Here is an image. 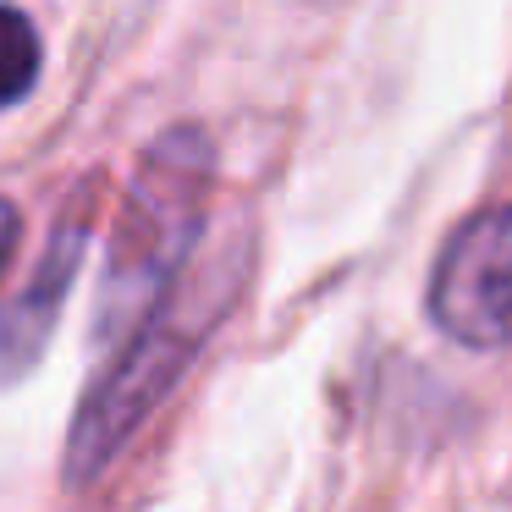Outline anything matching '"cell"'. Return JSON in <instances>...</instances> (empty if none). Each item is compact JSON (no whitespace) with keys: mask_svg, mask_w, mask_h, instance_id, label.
Instances as JSON below:
<instances>
[{"mask_svg":"<svg viewBox=\"0 0 512 512\" xmlns=\"http://www.w3.org/2000/svg\"><path fill=\"white\" fill-rule=\"evenodd\" d=\"M430 314L468 347H512V204L479 210L452 232L430 281Z\"/></svg>","mask_w":512,"mask_h":512,"instance_id":"cell-3","label":"cell"},{"mask_svg":"<svg viewBox=\"0 0 512 512\" xmlns=\"http://www.w3.org/2000/svg\"><path fill=\"white\" fill-rule=\"evenodd\" d=\"M215 155L199 127H177L149 149L127 210L116 221L111 265L100 287V342L116 347L149 320L171 281L188 265V248L204 232V199H210Z\"/></svg>","mask_w":512,"mask_h":512,"instance_id":"cell-1","label":"cell"},{"mask_svg":"<svg viewBox=\"0 0 512 512\" xmlns=\"http://www.w3.org/2000/svg\"><path fill=\"white\" fill-rule=\"evenodd\" d=\"M78 254H83V226H72V232L56 237V248H50V259H45V270H39L34 292L12 309V320L0 325V353H12L17 364H23L28 347L45 342L50 320H56V309H61V292H67L72 270H78Z\"/></svg>","mask_w":512,"mask_h":512,"instance_id":"cell-4","label":"cell"},{"mask_svg":"<svg viewBox=\"0 0 512 512\" xmlns=\"http://www.w3.org/2000/svg\"><path fill=\"white\" fill-rule=\"evenodd\" d=\"M39 83V28L17 6H0V111L28 100Z\"/></svg>","mask_w":512,"mask_h":512,"instance_id":"cell-5","label":"cell"},{"mask_svg":"<svg viewBox=\"0 0 512 512\" xmlns=\"http://www.w3.org/2000/svg\"><path fill=\"white\" fill-rule=\"evenodd\" d=\"M232 259H226L221 276H177L166 298L149 309V320L127 342H116V358L89 386L78 419H72V441H67V479L72 485L100 479L105 463L144 430L149 413L160 408V397L182 380V369L204 347L210 325L232 303Z\"/></svg>","mask_w":512,"mask_h":512,"instance_id":"cell-2","label":"cell"},{"mask_svg":"<svg viewBox=\"0 0 512 512\" xmlns=\"http://www.w3.org/2000/svg\"><path fill=\"white\" fill-rule=\"evenodd\" d=\"M17 232H23V221H17V204L0 199V270H6V259H12V248H17Z\"/></svg>","mask_w":512,"mask_h":512,"instance_id":"cell-6","label":"cell"}]
</instances>
